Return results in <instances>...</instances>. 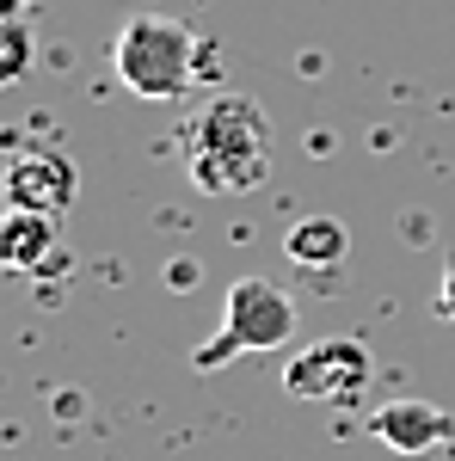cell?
<instances>
[{
	"mask_svg": "<svg viewBox=\"0 0 455 461\" xmlns=\"http://www.w3.org/2000/svg\"><path fill=\"white\" fill-rule=\"evenodd\" d=\"M178 160L204 197H241L271 173V123L246 93H215L178 130Z\"/></svg>",
	"mask_w": 455,
	"mask_h": 461,
	"instance_id": "1",
	"label": "cell"
},
{
	"mask_svg": "<svg viewBox=\"0 0 455 461\" xmlns=\"http://www.w3.org/2000/svg\"><path fill=\"white\" fill-rule=\"evenodd\" d=\"M111 68L136 99H185V86L204 68V37L185 19L136 13L111 43Z\"/></svg>",
	"mask_w": 455,
	"mask_h": 461,
	"instance_id": "2",
	"label": "cell"
},
{
	"mask_svg": "<svg viewBox=\"0 0 455 461\" xmlns=\"http://www.w3.org/2000/svg\"><path fill=\"white\" fill-rule=\"evenodd\" d=\"M289 339H296V302H289V289L271 284V277H241V284H228L222 326L191 351V363L197 369H222L234 357L283 351Z\"/></svg>",
	"mask_w": 455,
	"mask_h": 461,
	"instance_id": "3",
	"label": "cell"
},
{
	"mask_svg": "<svg viewBox=\"0 0 455 461\" xmlns=\"http://www.w3.org/2000/svg\"><path fill=\"white\" fill-rule=\"evenodd\" d=\"M376 382V357L363 339H320L308 351L289 357L283 388L296 400H326V406H357Z\"/></svg>",
	"mask_w": 455,
	"mask_h": 461,
	"instance_id": "4",
	"label": "cell"
},
{
	"mask_svg": "<svg viewBox=\"0 0 455 461\" xmlns=\"http://www.w3.org/2000/svg\"><path fill=\"white\" fill-rule=\"evenodd\" d=\"M0 191H6V203L13 210H43V215H62L74 203V167L68 154H56V148H32V154H19L6 178H0Z\"/></svg>",
	"mask_w": 455,
	"mask_h": 461,
	"instance_id": "5",
	"label": "cell"
},
{
	"mask_svg": "<svg viewBox=\"0 0 455 461\" xmlns=\"http://www.w3.org/2000/svg\"><path fill=\"white\" fill-rule=\"evenodd\" d=\"M369 430L394 456H431L455 437V412L431 406V400H387V406L369 412Z\"/></svg>",
	"mask_w": 455,
	"mask_h": 461,
	"instance_id": "6",
	"label": "cell"
},
{
	"mask_svg": "<svg viewBox=\"0 0 455 461\" xmlns=\"http://www.w3.org/2000/svg\"><path fill=\"white\" fill-rule=\"evenodd\" d=\"M62 252H56V215L43 210H0V271H13V277H37V271H50Z\"/></svg>",
	"mask_w": 455,
	"mask_h": 461,
	"instance_id": "7",
	"label": "cell"
},
{
	"mask_svg": "<svg viewBox=\"0 0 455 461\" xmlns=\"http://www.w3.org/2000/svg\"><path fill=\"white\" fill-rule=\"evenodd\" d=\"M289 258L302 265V271H332L339 258H345V247H350V228L339 221V215H308V221H296L289 228Z\"/></svg>",
	"mask_w": 455,
	"mask_h": 461,
	"instance_id": "8",
	"label": "cell"
},
{
	"mask_svg": "<svg viewBox=\"0 0 455 461\" xmlns=\"http://www.w3.org/2000/svg\"><path fill=\"white\" fill-rule=\"evenodd\" d=\"M25 68H32V32H25V19H0V93L13 80H25Z\"/></svg>",
	"mask_w": 455,
	"mask_h": 461,
	"instance_id": "9",
	"label": "cell"
},
{
	"mask_svg": "<svg viewBox=\"0 0 455 461\" xmlns=\"http://www.w3.org/2000/svg\"><path fill=\"white\" fill-rule=\"evenodd\" d=\"M437 314L455 320V252L443 258V284H437Z\"/></svg>",
	"mask_w": 455,
	"mask_h": 461,
	"instance_id": "10",
	"label": "cell"
},
{
	"mask_svg": "<svg viewBox=\"0 0 455 461\" xmlns=\"http://www.w3.org/2000/svg\"><path fill=\"white\" fill-rule=\"evenodd\" d=\"M32 6H37V0H0V19H25Z\"/></svg>",
	"mask_w": 455,
	"mask_h": 461,
	"instance_id": "11",
	"label": "cell"
}]
</instances>
